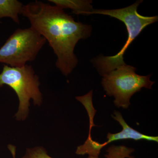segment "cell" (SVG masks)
<instances>
[{"instance_id": "8fae6325", "label": "cell", "mask_w": 158, "mask_h": 158, "mask_svg": "<svg viewBox=\"0 0 158 158\" xmlns=\"http://www.w3.org/2000/svg\"><path fill=\"white\" fill-rule=\"evenodd\" d=\"M8 148L10 150L13 158H16V148L15 146L11 144H9L8 145Z\"/></svg>"}, {"instance_id": "6da1fadb", "label": "cell", "mask_w": 158, "mask_h": 158, "mask_svg": "<svg viewBox=\"0 0 158 158\" xmlns=\"http://www.w3.org/2000/svg\"><path fill=\"white\" fill-rule=\"evenodd\" d=\"M22 14L48 41L57 56L56 66L64 75L68 76L78 63L75 47L80 40L90 37L92 27L76 22L56 6L37 0L24 6Z\"/></svg>"}, {"instance_id": "30bf717a", "label": "cell", "mask_w": 158, "mask_h": 158, "mask_svg": "<svg viewBox=\"0 0 158 158\" xmlns=\"http://www.w3.org/2000/svg\"><path fill=\"white\" fill-rule=\"evenodd\" d=\"M22 158H53L48 154L46 151L42 147L28 148L25 155ZM88 158H99L89 156Z\"/></svg>"}, {"instance_id": "ba28073f", "label": "cell", "mask_w": 158, "mask_h": 158, "mask_svg": "<svg viewBox=\"0 0 158 158\" xmlns=\"http://www.w3.org/2000/svg\"><path fill=\"white\" fill-rule=\"evenodd\" d=\"M24 6L17 0H0V19L10 18L15 23L19 24V15L22 14Z\"/></svg>"}, {"instance_id": "8992f818", "label": "cell", "mask_w": 158, "mask_h": 158, "mask_svg": "<svg viewBox=\"0 0 158 158\" xmlns=\"http://www.w3.org/2000/svg\"><path fill=\"white\" fill-rule=\"evenodd\" d=\"M112 116L122 127V131L116 134L108 133L107 136L108 141L102 144L93 141L90 135L85 143L78 146L77 148L76 151V153L77 155H85L88 154L90 156L99 157L101 150L103 148L113 141L118 140L132 139L138 141L144 140L158 142L157 136L146 135L130 127L123 119L121 113L118 111H114Z\"/></svg>"}, {"instance_id": "9c48e42d", "label": "cell", "mask_w": 158, "mask_h": 158, "mask_svg": "<svg viewBox=\"0 0 158 158\" xmlns=\"http://www.w3.org/2000/svg\"><path fill=\"white\" fill-rule=\"evenodd\" d=\"M135 151L133 148L123 145L116 146L113 145L106 150V158H134L131 154Z\"/></svg>"}, {"instance_id": "52a82bcc", "label": "cell", "mask_w": 158, "mask_h": 158, "mask_svg": "<svg viewBox=\"0 0 158 158\" xmlns=\"http://www.w3.org/2000/svg\"><path fill=\"white\" fill-rule=\"evenodd\" d=\"M62 9H70L74 14L89 15L93 10L92 1L80 0H49Z\"/></svg>"}, {"instance_id": "277c9868", "label": "cell", "mask_w": 158, "mask_h": 158, "mask_svg": "<svg viewBox=\"0 0 158 158\" xmlns=\"http://www.w3.org/2000/svg\"><path fill=\"white\" fill-rule=\"evenodd\" d=\"M136 68L125 64L104 76L102 84L106 93L114 97V103L118 108L127 109L130 99L142 88L152 89L155 82L150 80V75L137 74Z\"/></svg>"}, {"instance_id": "7a4b0ae2", "label": "cell", "mask_w": 158, "mask_h": 158, "mask_svg": "<svg viewBox=\"0 0 158 158\" xmlns=\"http://www.w3.org/2000/svg\"><path fill=\"white\" fill-rule=\"evenodd\" d=\"M142 1H138L128 7L123 9L106 10L94 9L90 14H98L109 15L124 23L127 29L128 38L121 50L112 56H101L94 59L93 65L103 77L125 64L123 55L134 40L146 27L157 21L158 16H145L137 11L138 6Z\"/></svg>"}, {"instance_id": "5b68a950", "label": "cell", "mask_w": 158, "mask_h": 158, "mask_svg": "<svg viewBox=\"0 0 158 158\" xmlns=\"http://www.w3.org/2000/svg\"><path fill=\"white\" fill-rule=\"evenodd\" d=\"M46 41L31 27L17 29L0 48V63L11 67H23L36 59Z\"/></svg>"}, {"instance_id": "3957f363", "label": "cell", "mask_w": 158, "mask_h": 158, "mask_svg": "<svg viewBox=\"0 0 158 158\" xmlns=\"http://www.w3.org/2000/svg\"><path fill=\"white\" fill-rule=\"evenodd\" d=\"M6 85L17 94L19 106L15 116L19 120H23L28 115L30 101L40 106L42 102L40 90L39 77L32 65L26 64L22 67H13L5 65L0 73V87Z\"/></svg>"}]
</instances>
